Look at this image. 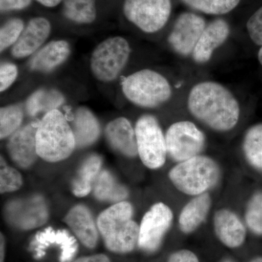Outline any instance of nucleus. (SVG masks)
Here are the masks:
<instances>
[{
	"instance_id": "17",
	"label": "nucleus",
	"mask_w": 262,
	"mask_h": 262,
	"mask_svg": "<svg viewBox=\"0 0 262 262\" xmlns=\"http://www.w3.org/2000/svg\"><path fill=\"white\" fill-rule=\"evenodd\" d=\"M105 135L108 144L119 152L135 158L138 153L135 129L125 117H118L106 125Z\"/></svg>"
},
{
	"instance_id": "25",
	"label": "nucleus",
	"mask_w": 262,
	"mask_h": 262,
	"mask_svg": "<svg viewBox=\"0 0 262 262\" xmlns=\"http://www.w3.org/2000/svg\"><path fill=\"white\" fill-rule=\"evenodd\" d=\"M64 101V96L57 90L41 89L29 96L26 108L29 115L35 117L39 114H47L58 110Z\"/></svg>"
},
{
	"instance_id": "24",
	"label": "nucleus",
	"mask_w": 262,
	"mask_h": 262,
	"mask_svg": "<svg viewBox=\"0 0 262 262\" xmlns=\"http://www.w3.org/2000/svg\"><path fill=\"white\" fill-rule=\"evenodd\" d=\"M94 195L98 201L117 203L125 201L128 191L120 184L107 170H102L98 175L93 189Z\"/></svg>"
},
{
	"instance_id": "14",
	"label": "nucleus",
	"mask_w": 262,
	"mask_h": 262,
	"mask_svg": "<svg viewBox=\"0 0 262 262\" xmlns=\"http://www.w3.org/2000/svg\"><path fill=\"white\" fill-rule=\"evenodd\" d=\"M51 25L43 17L31 19L23 32L12 48V55L16 58H23L34 54L49 37Z\"/></svg>"
},
{
	"instance_id": "29",
	"label": "nucleus",
	"mask_w": 262,
	"mask_h": 262,
	"mask_svg": "<svg viewBox=\"0 0 262 262\" xmlns=\"http://www.w3.org/2000/svg\"><path fill=\"white\" fill-rule=\"evenodd\" d=\"M193 9L207 14L222 15L232 11L241 0H182Z\"/></svg>"
},
{
	"instance_id": "8",
	"label": "nucleus",
	"mask_w": 262,
	"mask_h": 262,
	"mask_svg": "<svg viewBox=\"0 0 262 262\" xmlns=\"http://www.w3.org/2000/svg\"><path fill=\"white\" fill-rule=\"evenodd\" d=\"M125 18L143 32L154 33L163 29L171 13L170 0H125Z\"/></svg>"
},
{
	"instance_id": "30",
	"label": "nucleus",
	"mask_w": 262,
	"mask_h": 262,
	"mask_svg": "<svg viewBox=\"0 0 262 262\" xmlns=\"http://www.w3.org/2000/svg\"><path fill=\"white\" fill-rule=\"evenodd\" d=\"M246 224L253 233L262 235V192L255 193L247 205Z\"/></svg>"
},
{
	"instance_id": "19",
	"label": "nucleus",
	"mask_w": 262,
	"mask_h": 262,
	"mask_svg": "<svg viewBox=\"0 0 262 262\" xmlns=\"http://www.w3.org/2000/svg\"><path fill=\"white\" fill-rule=\"evenodd\" d=\"M70 51L67 41H52L33 55L29 60V68L34 72H51L67 61Z\"/></svg>"
},
{
	"instance_id": "34",
	"label": "nucleus",
	"mask_w": 262,
	"mask_h": 262,
	"mask_svg": "<svg viewBox=\"0 0 262 262\" xmlns=\"http://www.w3.org/2000/svg\"><path fill=\"white\" fill-rule=\"evenodd\" d=\"M18 69L16 66L9 62L3 63L0 67V91L3 92L10 87L16 80Z\"/></svg>"
},
{
	"instance_id": "21",
	"label": "nucleus",
	"mask_w": 262,
	"mask_h": 262,
	"mask_svg": "<svg viewBox=\"0 0 262 262\" xmlns=\"http://www.w3.org/2000/svg\"><path fill=\"white\" fill-rule=\"evenodd\" d=\"M211 206L208 193L198 195L186 205L179 216V228L184 233H191L206 220Z\"/></svg>"
},
{
	"instance_id": "26",
	"label": "nucleus",
	"mask_w": 262,
	"mask_h": 262,
	"mask_svg": "<svg viewBox=\"0 0 262 262\" xmlns=\"http://www.w3.org/2000/svg\"><path fill=\"white\" fill-rule=\"evenodd\" d=\"M96 0H63L62 13L70 21L90 24L96 20Z\"/></svg>"
},
{
	"instance_id": "41",
	"label": "nucleus",
	"mask_w": 262,
	"mask_h": 262,
	"mask_svg": "<svg viewBox=\"0 0 262 262\" xmlns=\"http://www.w3.org/2000/svg\"><path fill=\"white\" fill-rule=\"evenodd\" d=\"M250 262H262V257H257L253 259L252 261Z\"/></svg>"
},
{
	"instance_id": "6",
	"label": "nucleus",
	"mask_w": 262,
	"mask_h": 262,
	"mask_svg": "<svg viewBox=\"0 0 262 262\" xmlns=\"http://www.w3.org/2000/svg\"><path fill=\"white\" fill-rule=\"evenodd\" d=\"M130 54L126 39L121 37L108 38L98 44L91 55V72L101 82H113L125 68Z\"/></svg>"
},
{
	"instance_id": "37",
	"label": "nucleus",
	"mask_w": 262,
	"mask_h": 262,
	"mask_svg": "<svg viewBox=\"0 0 262 262\" xmlns=\"http://www.w3.org/2000/svg\"><path fill=\"white\" fill-rule=\"evenodd\" d=\"M72 262H111L107 256L102 253L91 255V256H82L77 258Z\"/></svg>"
},
{
	"instance_id": "20",
	"label": "nucleus",
	"mask_w": 262,
	"mask_h": 262,
	"mask_svg": "<svg viewBox=\"0 0 262 262\" xmlns=\"http://www.w3.org/2000/svg\"><path fill=\"white\" fill-rule=\"evenodd\" d=\"M71 127L75 136L76 148L80 149L92 145L101 134L97 118L86 107L76 110Z\"/></svg>"
},
{
	"instance_id": "4",
	"label": "nucleus",
	"mask_w": 262,
	"mask_h": 262,
	"mask_svg": "<svg viewBox=\"0 0 262 262\" xmlns=\"http://www.w3.org/2000/svg\"><path fill=\"white\" fill-rule=\"evenodd\" d=\"M168 177L180 192L198 196L206 193L218 183L220 169L209 157L198 155L177 164L170 170Z\"/></svg>"
},
{
	"instance_id": "2",
	"label": "nucleus",
	"mask_w": 262,
	"mask_h": 262,
	"mask_svg": "<svg viewBox=\"0 0 262 262\" xmlns=\"http://www.w3.org/2000/svg\"><path fill=\"white\" fill-rule=\"evenodd\" d=\"M133 215L134 208L125 201L115 203L98 215V232L112 252H131L139 244V225Z\"/></svg>"
},
{
	"instance_id": "13",
	"label": "nucleus",
	"mask_w": 262,
	"mask_h": 262,
	"mask_svg": "<svg viewBox=\"0 0 262 262\" xmlns=\"http://www.w3.org/2000/svg\"><path fill=\"white\" fill-rule=\"evenodd\" d=\"M37 130V126L30 123L20 127L10 136L7 150L10 159L20 168H31L39 157L36 140Z\"/></svg>"
},
{
	"instance_id": "28",
	"label": "nucleus",
	"mask_w": 262,
	"mask_h": 262,
	"mask_svg": "<svg viewBox=\"0 0 262 262\" xmlns=\"http://www.w3.org/2000/svg\"><path fill=\"white\" fill-rule=\"evenodd\" d=\"M24 110L20 105L13 104L0 110V137L10 136L20 128L23 122Z\"/></svg>"
},
{
	"instance_id": "10",
	"label": "nucleus",
	"mask_w": 262,
	"mask_h": 262,
	"mask_svg": "<svg viewBox=\"0 0 262 262\" xmlns=\"http://www.w3.org/2000/svg\"><path fill=\"white\" fill-rule=\"evenodd\" d=\"M173 220V212L165 203L153 205L143 216L139 225V247L146 252L157 251Z\"/></svg>"
},
{
	"instance_id": "3",
	"label": "nucleus",
	"mask_w": 262,
	"mask_h": 262,
	"mask_svg": "<svg viewBox=\"0 0 262 262\" xmlns=\"http://www.w3.org/2000/svg\"><path fill=\"white\" fill-rule=\"evenodd\" d=\"M36 140L38 155L49 163L67 159L76 148L72 127L58 110L46 114L39 122Z\"/></svg>"
},
{
	"instance_id": "38",
	"label": "nucleus",
	"mask_w": 262,
	"mask_h": 262,
	"mask_svg": "<svg viewBox=\"0 0 262 262\" xmlns=\"http://www.w3.org/2000/svg\"><path fill=\"white\" fill-rule=\"evenodd\" d=\"M38 3H40L43 6L47 8H53L60 4L63 0H37Z\"/></svg>"
},
{
	"instance_id": "42",
	"label": "nucleus",
	"mask_w": 262,
	"mask_h": 262,
	"mask_svg": "<svg viewBox=\"0 0 262 262\" xmlns=\"http://www.w3.org/2000/svg\"><path fill=\"white\" fill-rule=\"evenodd\" d=\"M224 262H233V261H230V260H226V261H225Z\"/></svg>"
},
{
	"instance_id": "35",
	"label": "nucleus",
	"mask_w": 262,
	"mask_h": 262,
	"mask_svg": "<svg viewBox=\"0 0 262 262\" xmlns=\"http://www.w3.org/2000/svg\"><path fill=\"white\" fill-rule=\"evenodd\" d=\"M32 0H0V10L2 13L20 10L28 8Z\"/></svg>"
},
{
	"instance_id": "1",
	"label": "nucleus",
	"mask_w": 262,
	"mask_h": 262,
	"mask_svg": "<svg viewBox=\"0 0 262 262\" xmlns=\"http://www.w3.org/2000/svg\"><path fill=\"white\" fill-rule=\"evenodd\" d=\"M191 114L215 130L233 128L239 117V106L228 89L214 82H203L192 88L188 97Z\"/></svg>"
},
{
	"instance_id": "31",
	"label": "nucleus",
	"mask_w": 262,
	"mask_h": 262,
	"mask_svg": "<svg viewBox=\"0 0 262 262\" xmlns=\"http://www.w3.org/2000/svg\"><path fill=\"white\" fill-rule=\"evenodd\" d=\"M23 184L21 174L13 167L7 164L4 158H1L0 167V192H13L18 190Z\"/></svg>"
},
{
	"instance_id": "23",
	"label": "nucleus",
	"mask_w": 262,
	"mask_h": 262,
	"mask_svg": "<svg viewBox=\"0 0 262 262\" xmlns=\"http://www.w3.org/2000/svg\"><path fill=\"white\" fill-rule=\"evenodd\" d=\"M102 159L99 155H90L81 164L72 182V193L76 196L83 198L92 192L95 182L101 173Z\"/></svg>"
},
{
	"instance_id": "22",
	"label": "nucleus",
	"mask_w": 262,
	"mask_h": 262,
	"mask_svg": "<svg viewBox=\"0 0 262 262\" xmlns=\"http://www.w3.org/2000/svg\"><path fill=\"white\" fill-rule=\"evenodd\" d=\"M56 243L60 246L62 251L60 261L68 262L72 259L77 251V245L74 237H71L66 231H55L52 228L46 229L36 235L33 246L35 247L37 257L44 255L43 248L47 247L48 244Z\"/></svg>"
},
{
	"instance_id": "11",
	"label": "nucleus",
	"mask_w": 262,
	"mask_h": 262,
	"mask_svg": "<svg viewBox=\"0 0 262 262\" xmlns=\"http://www.w3.org/2000/svg\"><path fill=\"white\" fill-rule=\"evenodd\" d=\"M5 214L15 228L30 230L44 225L49 213L44 198L34 195L10 202L5 208Z\"/></svg>"
},
{
	"instance_id": "9",
	"label": "nucleus",
	"mask_w": 262,
	"mask_h": 262,
	"mask_svg": "<svg viewBox=\"0 0 262 262\" xmlns=\"http://www.w3.org/2000/svg\"><path fill=\"white\" fill-rule=\"evenodd\" d=\"M165 140L170 158L182 163L200 155L204 147L206 138L192 122L181 121L170 125Z\"/></svg>"
},
{
	"instance_id": "7",
	"label": "nucleus",
	"mask_w": 262,
	"mask_h": 262,
	"mask_svg": "<svg viewBox=\"0 0 262 262\" xmlns=\"http://www.w3.org/2000/svg\"><path fill=\"white\" fill-rule=\"evenodd\" d=\"M138 153L143 164L150 169L161 168L166 160V140L157 119L141 116L135 127Z\"/></svg>"
},
{
	"instance_id": "16",
	"label": "nucleus",
	"mask_w": 262,
	"mask_h": 262,
	"mask_svg": "<svg viewBox=\"0 0 262 262\" xmlns=\"http://www.w3.org/2000/svg\"><path fill=\"white\" fill-rule=\"evenodd\" d=\"M229 35V27L225 20L217 19L208 24L193 51L194 61L198 63L209 61L215 50L226 42Z\"/></svg>"
},
{
	"instance_id": "12",
	"label": "nucleus",
	"mask_w": 262,
	"mask_h": 262,
	"mask_svg": "<svg viewBox=\"0 0 262 262\" xmlns=\"http://www.w3.org/2000/svg\"><path fill=\"white\" fill-rule=\"evenodd\" d=\"M206 27V21L202 17L192 13H183L169 35V44L181 56H189Z\"/></svg>"
},
{
	"instance_id": "15",
	"label": "nucleus",
	"mask_w": 262,
	"mask_h": 262,
	"mask_svg": "<svg viewBox=\"0 0 262 262\" xmlns=\"http://www.w3.org/2000/svg\"><path fill=\"white\" fill-rule=\"evenodd\" d=\"M64 222L81 244L89 249L97 246L99 232L92 213L83 205L71 208L64 217Z\"/></svg>"
},
{
	"instance_id": "36",
	"label": "nucleus",
	"mask_w": 262,
	"mask_h": 262,
	"mask_svg": "<svg viewBox=\"0 0 262 262\" xmlns=\"http://www.w3.org/2000/svg\"><path fill=\"white\" fill-rule=\"evenodd\" d=\"M168 262H200L198 257L192 251L181 250L173 253Z\"/></svg>"
},
{
	"instance_id": "18",
	"label": "nucleus",
	"mask_w": 262,
	"mask_h": 262,
	"mask_svg": "<svg viewBox=\"0 0 262 262\" xmlns=\"http://www.w3.org/2000/svg\"><path fill=\"white\" fill-rule=\"evenodd\" d=\"M213 225L217 237L227 247L234 248L244 244L246 230L239 217L227 209L215 213Z\"/></svg>"
},
{
	"instance_id": "27",
	"label": "nucleus",
	"mask_w": 262,
	"mask_h": 262,
	"mask_svg": "<svg viewBox=\"0 0 262 262\" xmlns=\"http://www.w3.org/2000/svg\"><path fill=\"white\" fill-rule=\"evenodd\" d=\"M245 155L255 168L262 169V124L251 127L244 141Z\"/></svg>"
},
{
	"instance_id": "5",
	"label": "nucleus",
	"mask_w": 262,
	"mask_h": 262,
	"mask_svg": "<svg viewBox=\"0 0 262 262\" xmlns=\"http://www.w3.org/2000/svg\"><path fill=\"white\" fill-rule=\"evenodd\" d=\"M127 99L141 107L155 108L166 102L172 91L168 81L151 70H142L129 75L122 82Z\"/></svg>"
},
{
	"instance_id": "33",
	"label": "nucleus",
	"mask_w": 262,
	"mask_h": 262,
	"mask_svg": "<svg viewBox=\"0 0 262 262\" xmlns=\"http://www.w3.org/2000/svg\"><path fill=\"white\" fill-rule=\"evenodd\" d=\"M247 29L253 42L262 46V7L248 20Z\"/></svg>"
},
{
	"instance_id": "39",
	"label": "nucleus",
	"mask_w": 262,
	"mask_h": 262,
	"mask_svg": "<svg viewBox=\"0 0 262 262\" xmlns=\"http://www.w3.org/2000/svg\"><path fill=\"white\" fill-rule=\"evenodd\" d=\"M0 262L5 261V241L4 236L1 234V244H0Z\"/></svg>"
},
{
	"instance_id": "32",
	"label": "nucleus",
	"mask_w": 262,
	"mask_h": 262,
	"mask_svg": "<svg viewBox=\"0 0 262 262\" xmlns=\"http://www.w3.org/2000/svg\"><path fill=\"white\" fill-rule=\"evenodd\" d=\"M24 28L23 20L20 18H13L5 22L0 29V51H4L14 46Z\"/></svg>"
},
{
	"instance_id": "40",
	"label": "nucleus",
	"mask_w": 262,
	"mask_h": 262,
	"mask_svg": "<svg viewBox=\"0 0 262 262\" xmlns=\"http://www.w3.org/2000/svg\"><path fill=\"white\" fill-rule=\"evenodd\" d=\"M258 61H259L260 63H261V65L262 66V46L261 48H260L259 51H258Z\"/></svg>"
}]
</instances>
